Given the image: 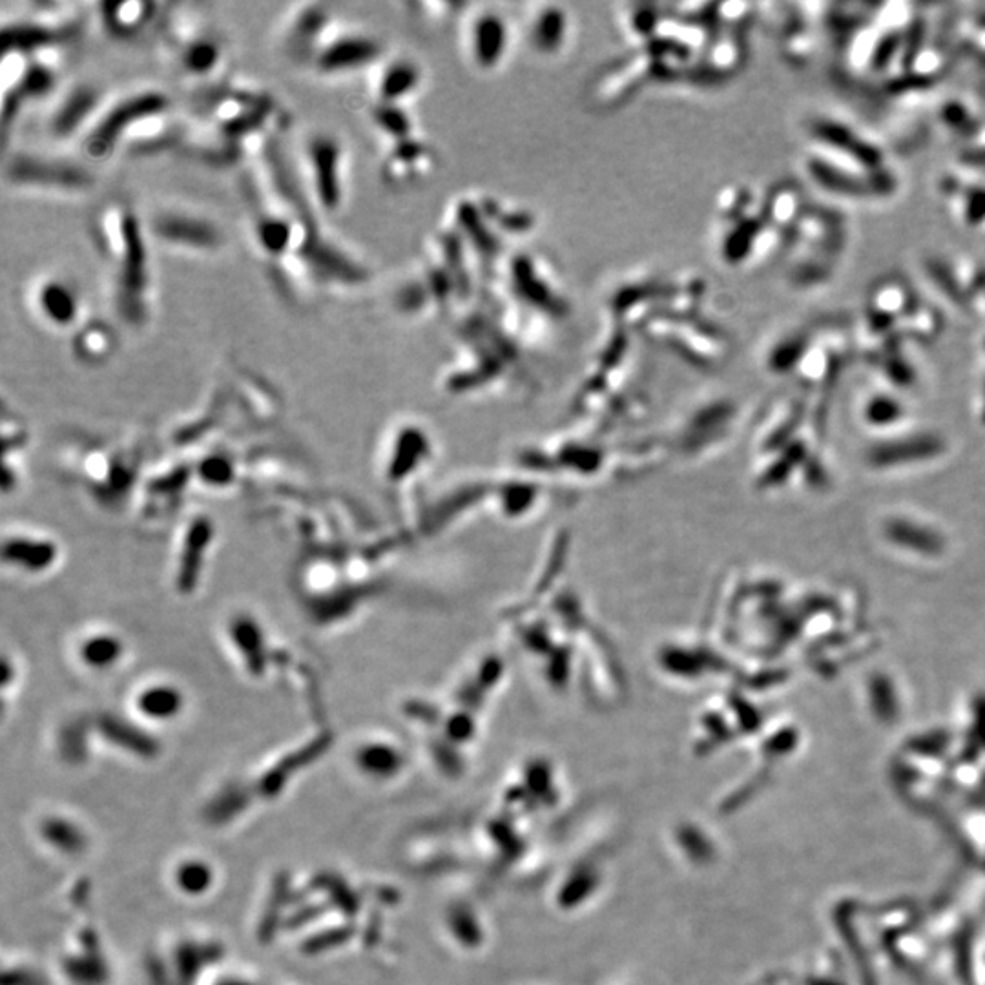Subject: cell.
<instances>
[{
	"instance_id": "6da1fadb",
	"label": "cell",
	"mask_w": 985,
	"mask_h": 985,
	"mask_svg": "<svg viewBox=\"0 0 985 985\" xmlns=\"http://www.w3.org/2000/svg\"><path fill=\"white\" fill-rule=\"evenodd\" d=\"M91 236L108 271L115 316L128 328L147 327L153 309L150 234L128 201L102 204L91 223Z\"/></svg>"
},
{
	"instance_id": "7a4b0ae2",
	"label": "cell",
	"mask_w": 985,
	"mask_h": 985,
	"mask_svg": "<svg viewBox=\"0 0 985 985\" xmlns=\"http://www.w3.org/2000/svg\"><path fill=\"white\" fill-rule=\"evenodd\" d=\"M164 48L172 66L185 83L204 90L223 83L230 50L220 29L198 13H164Z\"/></svg>"
},
{
	"instance_id": "3957f363",
	"label": "cell",
	"mask_w": 985,
	"mask_h": 985,
	"mask_svg": "<svg viewBox=\"0 0 985 985\" xmlns=\"http://www.w3.org/2000/svg\"><path fill=\"white\" fill-rule=\"evenodd\" d=\"M296 171L320 217L340 214L349 196V150L335 132H309L296 155Z\"/></svg>"
},
{
	"instance_id": "277c9868",
	"label": "cell",
	"mask_w": 985,
	"mask_h": 985,
	"mask_svg": "<svg viewBox=\"0 0 985 985\" xmlns=\"http://www.w3.org/2000/svg\"><path fill=\"white\" fill-rule=\"evenodd\" d=\"M169 110H174L171 96L155 86L132 88L123 96L108 99L96 123L83 137V150L91 159L112 158L123 152L137 126Z\"/></svg>"
},
{
	"instance_id": "5b68a950",
	"label": "cell",
	"mask_w": 985,
	"mask_h": 985,
	"mask_svg": "<svg viewBox=\"0 0 985 985\" xmlns=\"http://www.w3.org/2000/svg\"><path fill=\"white\" fill-rule=\"evenodd\" d=\"M8 185L26 192L77 196L90 192L93 176L85 164L48 153L17 150L4 166Z\"/></svg>"
},
{
	"instance_id": "8992f818",
	"label": "cell",
	"mask_w": 985,
	"mask_h": 985,
	"mask_svg": "<svg viewBox=\"0 0 985 985\" xmlns=\"http://www.w3.org/2000/svg\"><path fill=\"white\" fill-rule=\"evenodd\" d=\"M147 227L150 238L182 254L214 255L225 247V233L214 220L179 204H164L155 210L147 220Z\"/></svg>"
},
{
	"instance_id": "52a82bcc",
	"label": "cell",
	"mask_w": 985,
	"mask_h": 985,
	"mask_svg": "<svg viewBox=\"0 0 985 985\" xmlns=\"http://www.w3.org/2000/svg\"><path fill=\"white\" fill-rule=\"evenodd\" d=\"M384 59V46L365 29L336 21L307 68L320 77H344L373 70Z\"/></svg>"
},
{
	"instance_id": "ba28073f",
	"label": "cell",
	"mask_w": 985,
	"mask_h": 985,
	"mask_svg": "<svg viewBox=\"0 0 985 985\" xmlns=\"http://www.w3.org/2000/svg\"><path fill=\"white\" fill-rule=\"evenodd\" d=\"M29 314L53 333H74L85 320V298L74 278L45 272L26 290Z\"/></svg>"
},
{
	"instance_id": "9c48e42d",
	"label": "cell",
	"mask_w": 985,
	"mask_h": 985,
	"mask_svg": "<svg viewBox=\"0 0 985 985\" xmlns=\"http://www.w3.org/2000/svg\"><path fill=\"white\" fill-rule=\"evenodd\" d=\"M53 97L45 128L48 137L58 142L83 141L108 101L101 86L91 80L70 83Z\"/></svg>"
},
{
	"instance_id": "30bf717a",
	"label": "cell",
	"mask_w": 985,
	"mask_h": 985,
	"mask_svg": "<svg viewBox=\"0 0 985 985\" xmlns=\"http://www.w3.org/2000/svg\"><path fill=\"white\" fill-rule=\"evenodd\" d=\"M510 295L526 303L533 311L546 316L562 317L568 314L566 296L559 289L553 272L533 254H516L508 266Z\"/></svg>"
},
{
	"instance_id": "8fae6325",
	"label": "cell",
	"mask_w": 985,
	"mask_h": 985,
	"mask_svg": "<svg viewBox=\"0 0 985 985\" xmlns=\"http://www.w3.org/2000/svg\"><path fill=\"white\" fill-rule=\"evenodd\" d=\"M338 18L322 2H307L290 8L282 26V48L292 63L309 66L317 46L335 26Z\"/></svg>"
},
{
	"instance_id": "7c38bea8",
	"label": "cell",
	"mask_w": 985,
	"mask_h": 985,
	"mask_svg": "<svg viewBox=\"0 0 985 985\" xmlns=\"http://www.w3.org/2000/svg\"><path fill=\"white\" fill-rule=\"evenodd\" d=\"M438 169V152L433 145L413 136L384 148L379 177L387 187L406 188L424 182Z\"/></svg>"
},
{
	"instance_id": "4fadbf2b",
	"label": "cell",
	"mask_w": 985,
	"mask_h": 985,
	"mask_svg": "<svg viewBox=\"0 0 985 985\" xmlns=\"http://www.w3.org/2000/svg\"><path fill=\"white\" fill-rule=\"evenodd\" d=\"M465 29V48L471 63L482 72H492L504 63L510 50V24L500 13L492 10H481L471 13Z\"/></svg>"
},
{
	"instance_id": "5bb4252c",
	"label": "cell",
	"mask_w": 985,
	"mask_h": 985,
	"mask_svg": "<svg viewBox=\"0 0 985 985\" xmlns=\"http://www.w3.org/2000/svg\"><path fill=\"white\" fill-rule=\"evenodd\" d=\"M373 72L371 97L379 104H408L424 83V72L409 58L382 59Z\"/></svg>"
},
{
	"instance_id": "9a60e30c",
	"label": "cell",
	"mask_w": 985,
	"mask_h": 985,
	"mask_svg": "<svg viewBox=\"0 0 985 985\" xmlns=\"http://www.w3.org/2000/svg\"><path fill=\"white\" fill-rule=\"evenodd\" d=\"M161 7L155 2H104L97 7V17L104 34L121 42L147 35L161 21Z\"/></svg>"
},
{
	"instance_id": "2e32d148",
	"label": "cell",
	"mask_w": 985,
	"mask_h": 985,
	"mask_svg": "<svg viewBox=\"0 0 985 985\" xmlns=\"http://www.w3.org/2000/svg\"><path fill=\"white\" fill-rule=\"evenodd\" d=\"M70 336L75 357L88 363L104 362L120 346L114 325L101 317H85Z\"/></svg>"
},
{
	"instance_id": "e0dca14e",
	"label": "cell",
	"mask_w": 985,
	"mask_h": 985,
	"mask_svg": "<svg viewBox=\"0 0 985 985\" xmlns=\"http://www.w3.org/2000/svg\"><path fill=\"white\" fill-rule=\"evenodd\" d=\"M570 39V15L562 7H538L529 23V42L543 55H557Z\"/></svg>"
},
{
	"instance_id": "ac0fdd59",
	"label": "cell",
	"mask_w": 985,
	"mask_h": 985,
	"mask_svg": "<svg viewBox=\"0 0 985 985\" xmlns=\"http://www.w3.org/2000/svg\"><path fill=\"white\" fill-rule=\"evenodd\" d=\"M369 123L373 126L374 134L379 137V141L384 142V147L416 136V123L409 112L408 104L373 102L369 108Z\"/></svg>"
},
{
	"instance_id": "d6986e66",
	"label": "cell",
	"mask_w": 985,
	"mask_h": 985,
	"mask_svg": "<svg viewBox=\"0 0 985 985\" xmlns=\"http://www.w3.org/2000/svg\"><path fill=\"white\" fill-rule=\"evenodd\" d=\"M944 194L947 199L955 201V209L962 222L968 223L969 227H982L985 223V188L968 187L962 188L960 183L949 179Z\"/></svg>"
},
{
	"instance_id": "ffe728a7",
	"label": "cell",
	"mask_w": 985,
	"mask_h": 985,
	"mask_svg": "<svg viewBox=\"0 0 985 985\" xmlns=\"http://www.w3.org/2000/svg\"><path fill=\"white\" fill-rule=\"evenodd\" d=\"M174 882L183 895H204L214 882V872L209 863H201V860H182L174 866Z\"/></svg>"
}]
</instances>
